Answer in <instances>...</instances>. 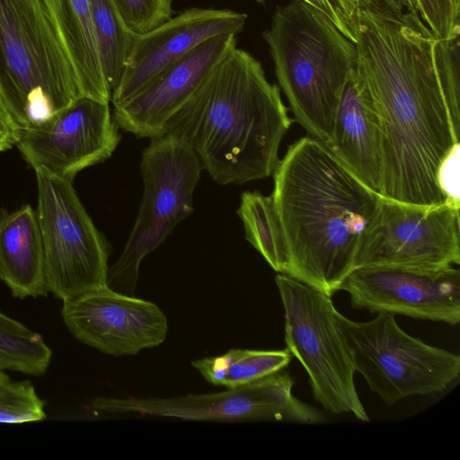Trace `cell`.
<instances>
[{
    "instance_id": "21",
    "label": "cell",
    "mask_w": 460,
    "mask_h": 460,
    "mask_svg": "<svg viewBox=\"0 0 460 460\" xmlns=\"http://www.w3.org/2000/svg\"><path fill=\"white\" fill-rule=\"evenodd\" d=\"M237 215L245 239L277 273L285 274L287 249L272 197L259 191L243 192Z\"/></svg>"
},
{
    "instance_id": "8",
    "label": "cell",
    "mask_w": 460,
    "mask_h": 460,
    "mask_svg": "<svg viewBox=\"0 0 460 460\" xmlns=\"http://www.w3.org/2000/svg\"><path fill=\"white\" fill-rule=\"evenodd\" d=\"M336 318L352 350L356 372L388 405L444 392L459 376L458 354L406 333L390 313L356 322L337 310Z\"/></svg>"
},
{
    "instance_id": "10",
    "label": "cell",
    "mask_w": 460,
    "mask_h": 460,
    "mask_svg": "<svg viewBox=\"0 0 460 460\" xmlns=\"http://www.w3.org/2000/svg\"><path fill=\"white\" fill-rule=\"evenodd\" d=\"M294 380L284 368L234 388L214 394L169 398L98 397L95 410L202 421H282L321 424L323 411L292 394Z\"/></svg>"
},
{
    "instance_id": "23",
    "label": "cell",
    "mask_w": 460,
    "mask_h": 460,
    "mask_svg": "<svg viewBox=\"0 0 460 460\" xmlns=\"http://www.w3.org/2000/svg\"><path fill=\"white\" fill-rule=\"evenodd\" d=\"M52 352L37 332L0 312V369L43 375Z\"/></svg>"
},
{
    "instance_id": "5",
    "label": "cell",
    "mask_w": 460,
    "mask_h": 460,
    "mask_svg": "<svg viewBox=\"0 0 460 460\" xmlns=\"http://www.w3.org/2000/svg\"><path fill=\"white\" fill-rule=\"evenodd\" d=\"M81 95L47 0H0V96L16 126L41 123Z\"/></svg>"
},
{
    "instance_id": "7",
    "label": "cell",
    "mask_w": 460,
    "mask_h": 460,
    "mask_svg": "<svg viewBox=\"0 0 460 460\" xmlns=\"http://www.w3.org/2000/svg\"><path fill=\"white\" fill-rule=\"evenodd\" d=\"M202 170L183 140L171 134L150 138L140 161L144 190L138 214L119 258L109 268L111 289L134 296L143 259L193 212V193Z\"/></svg>"
},
{
    "instance_id": "1",
    "label": "cell",
    "mask_w": 460,
    "mask_h": 460,
    "mask_svg": "<svg viewBox=\"0 0 460 460\" xmlns=\"http://www.w3.org/2000/svg\"><path fill=\"white\" fill-rule=\"evenodd\" d=\"M358 4L356 72L380 120L381 197L444 204L437 171L459 142V40H439L417 13Z\"/></svg>"
},
{
    "instance_id": "16",
    "label": "cell",
    "mask_w": 460,
    "mask_h": 460,
    "mask_svg": "<svg viewBox=\"0 0 460 460\" xmlns=\"http://www.w3.org/2000/svg\"><path fill=\"white\" fill-rule=\"evenodd\" d=\"M236 35L211 37L164 70L129 101L113 107L119 128L137 137L164 134L171 117L183 105L212 67L236 47Z\"/></svg>"
},
{
    "instance_id": "12",
    "label": "cell",
    "mask_w": 460,
    "mask_h": 460,
    "mask_svg": "<svg viewBox=\"0 0 460 460\" xmlns=\"http://www.w3.org/2000/svg\"><path fill=\"white\" fill-rule=\"evenodd\" d=\"M119 128L109 102L81 95L41 123L16 127L15 146L34 170L73 181L111 156Z\"/></svg>"
},
{
    "instance_id": "9",
    "label": "cell",
    "mask_w": 460,
    "mask_h": 460,
    "mask_svg": "<svg viewBox=\"0 0 460 460\" xmlns=\"http://www.w3.org/2000/svg\"><path fill=\"white\" fill-rule=\"evenodd\" d=\"M34 171L48 292L64 302L107 286L110 245L81 203L73 181Z\"/></svg>"
},
{
    "instance_id": "22",
    "label": "cell",
    "mask_w": 460,
    "mask_h": 460,
    "mask_svg": "<svg viewBox=\"0 0 460 460\" xmlns=\"http://www.w3.org/2000/svg\"><path fill=\"white\" fill-rule=\"evenodd\" d=\"M106 82L114 91L136 33L124 23L113 0H89Z\"/></svg>"
},
{
    "instance_id": "28",
    "label": "cell",
    "mask_w": 460,
    "mask_h": 460,
    "mask_svg": "<svg viewBox=\"0 0 460 460\" xmlns=\"http://www.w3.org/2000/svg\"><path fill=\"white\" fill-rule=\"evenodd\" d=\"M16 124L0 96V152L15 145Z\"/></svg>"
},
{
    "instance_id": "17",
    "label": "cell",
    "mask_w": 460,
    "mask_h": 460,
    "mask_svg": "<svg viewBox=\"0 0 460 460\" xmlns=\"http://www.w3.org/2000/svg\"><path fill=\"white\" fill-rule=\"evenodd\" d=\"M325 145L366 187L381 196V125L372 99L356 69L346 82L335 115L332 137Z\"/></svg>"
},
{
    "instance_id": "3",
    "label": "cell",
    "mask_w": 460,
    "mask_h": 460,
    "mask_svg": "<svg viewBox=\"0 0 460 460\" xmlns=\"http://www.w3.org/2000/svg\"><path fill=\"white\" fill-rule=\"evenodd\" d=\"M292 122L261 62L235 47L171 117L164 134L186 142L217 184H243L273 174Z\"/></svg>"
},
{
    "instance_id": "6",
    "label": "cell",
    "mask_w": 460,
    "mask_h": 460,
    "mask_svg": "<svg viewBox=\"0 0 460 460\" xmlns=\"http://www.w3.org/2000/svg\"><path fill=\"white\" fill-rule=\"evenodd\" d=\"M275 281L285 318L287 349L305 369L314 399L333 413L369 421L354 383L353 353L332 296L287 274Z\"/></svg>"
},
{
    "instance_id": "20",
    "label": "cell",
    "mask_w": 460,
    "mask_h": 460,
    "mask_svg": "<svg viewBox=\"0 0 460 460\" xmlns=\"http://www.w3.org/2000/svg\"><path fill=\"white\" fill-rule=\"evenodd\" d=\"M290 352L232 349L217 357L195 359L192 367L208 382L234 388L287 367Z\"/></svg>"
},
{
    "instance_id": "30",
    "label": "cell",
    "mask_w": 460,
    "mask_h": 460,
    "mask_svg": "<svg viewBox=\"0 0 460 460\" xmlns=\"http://www.w3.org/2000/svg\"><path fill=\"white\" fill-rule=\"evenodd\" d=\"M305 2L308 3L314 8L320 10L323 13H325L338 27V29L342 32L341 30V24L340 22V19L331 4L330 0H304Z\"/></svg>"
},
{
    "instance_id": "15",
    "label": "cell",
    "mask_w": 460,
    "mask_h": 460,
    "mask_svg": "<svg viewBox=\"0 0 460 460\" xmlns=\"http://www.w3.org/2000/svg\"><path fill=\"white\" fill-rule=\"evenodd\" d=\"M247 14L230 9L191 7L144 33L136 34L118 85L111 94L120 105L150 84L164 70L206 40L240 33Z\"/></svg>"
},
{
    "instance_id": "11",
    "label": "cell",
    "mask_w": 460,
    "mask_h": 460,
    "mask_svg": "<svg viewBox=\"0 0 460 460\" xmlns=\"http://www.w3.org/2000/svg\"><path fill=\"white\" fill-rule=\"evenodd\" d=\"M460 263L459 208L380 199L360 241L356 269L434 271Z\"/></svg>"
},
{
    "instance_id": "24",
    "label": "cell",
    "mask_w": 460,
    "mask_h": 460,
    "mask_svg": "<svg viewBox=\"0 0 460 460\" xmlns=\"http://www.w3.org/2000/svg\"><path fill=\"white\" fill-rule=\"evenodd\" d=\"M46 417L44 402L28 381L16 382L0 369V422L23 423Z\"/></svg>"
},
{
    "instance_id": "19",
    "label": "cell",
    "mask_w": 460,
    "mask_h": 460,
    "mask_svg": "<svg viewBox=\"0 0 460 460\" xmlns=\"http://www.w3.org/2000/svg\"><path fill=\"white\" fill-rule=\"evenodd\" d=\"M72 60L82 95L111 102L89 0H47Z\"/></svg>"
},
{
    "instance_id": "31",
    "label": "cell",
    "mask_w": 460,
    "mask_h": 460,
    "mask_svg": "<svg viewBox=\"0 0 460 460\" xmlns=\"http://www.w3.org/2000/svg\"><path fill=\"white\" fill-rule=\"evenodd\" d=\"M252 1H255V2H257V3H261V4H262V3H264L266 0H252Z\"/></svg>"
},
{
    "instance_id": "27",
    "label": "cell",
    "mask_w": 460,
    "mask_h": 460,
    "mask_svg": "<svg viewBox=\"0 0 460 460\" xmlns=\"http://www.w3.org/2000/svg\"><path fill=\"white\" fill-rule=\"evenodd\" d=\"M460 145L456 143L440 163L437 171V183L447 204L459 208V157Z\"/></svg>"
},
{
    "instance_id": "4",
    "label": "cell",
    "mask_w": 460,
    "mask_h": 460,
    "mask_svg": "<svg viewBox=\"0 0 460 460\" xmlns=\"http://www.w3.org/2000/svg\"><path fill=\"white\" fill-rule=\"evenodd\" d=\"M262 37L295 120L328 144L344 86L356 69V44L304 0L277 7Z\"/></svg>"
},
{
    "instance_id": "25",
    "label": "cell",
    "mask_w": 460,
    "mask_h": 460,
    "mask_svg": "<svg viewBox=\"0 0 460 460\" xmlns=\"http://www.w3.org/2000/svg\"><path fill=\"white\" fill-rule=\"evenodd\" d=\"M173 0H113L124 23L136 34L146 33L172 14Z\"/></svg>"
},
{
    "instance_id": "26",
    "label": "cell",
    "mask_w": 460,
    "mask_h": 460,
    "mask_svg": "<svg viewBox=\"0 0 460 460\" xmlns=\"http://www.w3.org/2000/svg\"><path fill=\"white\" fill-rule=\"evenodd\" d=\"M415 3L420 19L437 39L459 40L460 0H415Z\"/></svg>"
},
{
    "instance_id": "18",
    "label": "cell",
    "mask_w": 460,
    "mask_h": 460,
    "mask_svg": "<svg viewBox=\"0 0 460 460\" xmlns=\"http://www.w3.org/2000/svg\"><path fill=\"white\" fill-rule=\"evenodd\" d=\"M0 278L13 296H46L43 246L30 205L0 217Z\"/></svg>"
},
{
    "instance_id": "13",
    "label": "cell",
    "mask_w": 460,
    "mask_h": 460,
    "mask_svg": "<svg viewBox=\"0 0 460 460\" xmlns=\"http://www.w3.org/2000/svg\"><path fill=\"white\" fill-rule=\"evenodd\" d=\"M340 290L351 306L456 325L460 322V271L362 267L351 271Z\"/></svg>"
},
{
    "instance_id": "14",
    "label": "cell",
    "mask_w": 460,
    "mask_h": 460,
    "mask_svg": "<svg viewBox=\"0 0 460 460\" xmlns=\"http://www.w3.org/2000/svg\"><path fill=\"white\" fill-rule=\"evenodd\" d=\"M62 317L81 342L112 355H136L162 344L168 320L155 304L108 286L63 302Z\"/></svg>"
},
{
    "instance_id": "29",
    "label": "cell",
    "mask_w": 460,
    "mask_h": 460,
    "mask_svg": "<svg viewBox=\"0 0 460 460\" xmlns=\"http://www.w3.org/2000/svg\"><path fill=\"white\" fill-rule=\"evenodd\" d=\"M378 4L392 12L417 13L415 0H369Z\"/></svg>"
},
{
    "instance_id": "32",
    "label": "cell",
    "mask_w": 460,
    "mask_h": 460,
    "mask_svg": "<svg viewBox=\"0 0 460 460\" xmlns=\"http://www.w3.org/2000/svg\"><path fill=\"white\" fill-rule=\"evenodd\" d=\"M0 281H1V278H0Z\"/></svg>"
},
{
    "instance_id": "2",
    "label": "cell",
    "mask_w": 460,
    "mask_h": 460,
    "mask_svg": "<svg viewBox=\"0 0 460 460\" xmlns=\"http://www.w3.org/2000/svg\"><path fill=\"white\" fill-rule=\"evenodd\" d=\"M272 175L270 196L288 255L285 274L332 296L356 270L381 196L310 136L288 147Z\"/></svg>"
}]
</instances>
